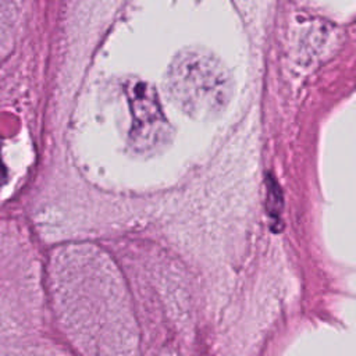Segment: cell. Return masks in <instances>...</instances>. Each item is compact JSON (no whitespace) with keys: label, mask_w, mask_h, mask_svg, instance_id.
I'll return each instance as SVG.
<instances>
[{"label":"cell","mask_w":356,"mask_h":356,"mask_svg":"<svg viewBox=\"0 0 356 356\" xmlns=\"http://www.w3.org/2000/svg\"><path fill=\"white\" fill-rule=\"evenodd\" d=\"M282 209H284V202H282L281 188L273 177H268L266 179V213L268 216L271 228L275 231H281V227H282L281 224Z\"/></svg>","instance_id":"cell-1"},{"label":"cell","mask_w":356,"mask_h":356,"mask_svg":"<svg viewBox=\"0 0 356 356\" xmlns=\"http://www.w3.org/2000/svg\"><path fill=\"white\" fill-rule=\"evenodd\" d=\"M4 181V168H3V165H1V163H0V184Z\"/></svg>","instance_id":"cell-2"}]
</instances>
